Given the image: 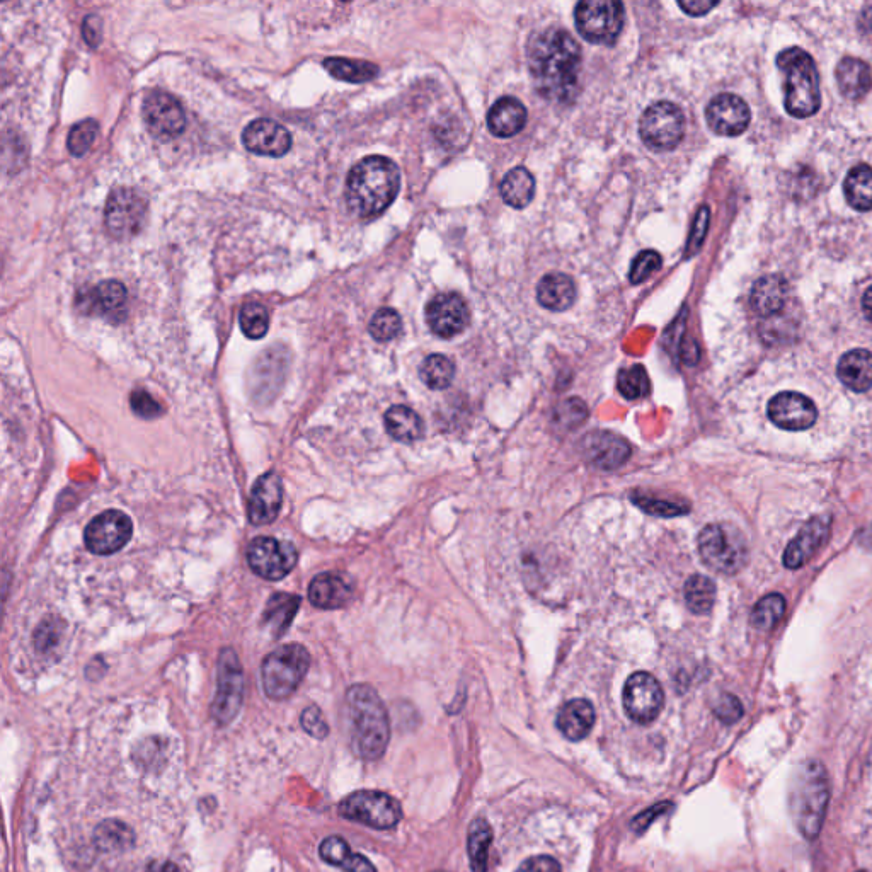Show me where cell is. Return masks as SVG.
<instances>
[{
    "instance_id": "obj_24",
    "label": "cell",
    "mask_w": 872,
    "mask_h": 872,
    "mask_svg": "<svg viewBox=\"0 0 872 872\" xmlns=\"http://www.w3.org/2000/svg\"><path fill=\"white\" fill-rule=\"evenodd\" d=\"M355 593L350 578L341 573H322L309 586V600L319 609H339L351 602Z\"/></svg>"
},
{
    "instance_id": "obj_43",
    "label": "cell",
    "mask_w": 872,
    "mask_h": 872,
    "mask_svg": "<svg viewBox=\"0 0 872 872\" xmlns=\"http://www.w3.org/2000/svg\"><path fill=\"white\" fill-rule=\"evenodd\" d=\"M239 324L242 333L249 339H261L266 336L270 329V314L264 305L258 302H249L244 305L239 314Z\"/></svg>"
},
{
    "instance_id": "obj_29",
    "label": "cell",
    "mask_w": 872,
    "mask_h": 872,
    "mask_svg": "<svg viewBox=\"0 0 872 872\" xmlns=\"http://www.w3.org/2000/svg\"><path fill=\"white\" fill-rule=\"evenodd\" d=\"M537 300L544 309L552 312L568 310L576 300V285L573 278L564 273H549L539 282Z\"/></svg>"
},
{
    "instance_id": "obj_59",
    "label": "cell",
    "mask_w": 872,
    "mask_h": 872,
    "mask_svg": "<svg viewBox=\"0 0 872 872\" xmlns=\"http://www.w3.org/2000/svg\"><path fill=\"white\" fill-rule=\"evenodd\" d=\"M862 310L866 314L867 321L872 322V287L867 288L864 297H862Z\"/></svg>"
},
{
    "instance_id": "obj_26",
    "label": "cell",
    "mask_w": 872,
    "mask_h": 872,
    "mask_svg": "<svg viewBox=\"0 0 872 872\" xmlns=\"http://www.w3.org/2000/svg\"><path fill=\"white\" fill-rule=\"evenodd\" d=\"M787 295H789V288H787V282L782 276H762L753 285L752 293H750V305L758 316L772 317L784 309Z\"/></svg>"
},
{
    "instance_id": "obj_25",
    "label": "cell",
    "mask_w": 872,
    "mask_h": 872,
    "mask_svg": "<svg viewBox=\"0 0 872 872\" xmlns=\"http://www.w3.org/2000/svg\"><path fill=\"white\" fill-rule=\"evenodd\" d=\"M527 123V109L522 101L511 96L498 99L489 109L488 127L489 132L500 138L515 137L522 132Z\"/></svg>"
},
{
    "instance_id": "obj_35",
    "label": "cell",
    "mask_w": 872,
    "mask_h": 872,
    "mask_svg": "<svg viewBox=\"0 0 872 872\" xmlns=\"http://www.w3.org/2000/svg\"><path fill=\"white\" fill-rule=\"evenodd\" d=\"M845 198L859 212L872 210V167L866 164L852 167L844 183Z\"/></svg>"
},
{
    "instance_id": "obj_45",
    "label": "cell",
    "mask_w": 872,
    "mask_h": 872,
    "mask_svg": "<svg viewBox=\"0 0 872 872\" xmlns=\"http://www.w3.org/2000/svg\"><path fill=\"white\" fill-rule=\"evenodd\" d=\"M401 329V316L397 314L396 310L389 309V307L377 310L375 316L372 317V321H370V326H368V331L372 334V338L382 341V343L391 341V339L399 336Z\"/></svg>"
},
{
    "instance_id": "obj_10",
    "label": "cell",
    "mask_w": 872,
    "mask_h": 872,
    "mask_svg": "<svg viewBox=\"0 0 872 872\" xmlns=\"http://www.w3.org/2000/svg\"><path fill=\"white\" fill-rule=\"evenodd\" d=\"M644 144L654 150H672L685 135V116L677 104L660 101L644 111L639 121Z\"/></svg>"
},
{
    "instance_id": "obj_52",
    "label": "cell",
    "mask_w": 872,
    "mask_h": 872,
    "mask_svg": "<svg viewBox=\"0 0 872 872\" xmlns=\"http://www.w3.org/2000/svg\"><path fill=\"white\" fill-rule=\"evenodd\" d=\"M132 409L140 418L150 419L157 418L162 413V408L159 402L155 401L154 397L150 396L149 392L135 391L130 397Z\"/></svg>"
},
{
    "instance_id": "obj_22",
    "label": "cell",
    "mask_w": 872,
    "mask_h": 872,
    "mask_svg": "<svg viewBox=\"0 0 872 872\" xmlns=\"http://www.w3.org/2000/svg\"><path fill=\"white\" fill-rule=\"evenodd\" d=\"M283 486L282 479L275 472H268L259 477L254 484L253 493L249 498V520L253 525H270L278 518L282 510Z\"/></svg>"
},
{
    "instance_id": "obj_2",
    "label": "cell",
    "mask_w": 872,
    "mask_h": 872,
    "mask_svg": "<svg viewBox=\"0 0 872 872\" xmlns=\"http://www.w3.org/2000/svg\"><path fill=\"white\" fill-rule=\"evenodd\" d=\"M401 190V173L384 155H370L351 169L346 179V203L356 217H379Z\"/></svg>"
},
{
    "instance_id": "obj_3",
    "label": "cell",
    "mask_w": 872,
    "mask_h": 872,
    "mask_svg": "<svg viewBox=\"0 0 872 872\" xmlns=\"http://www.w3.org/2000/svg\"><path fill=\"white\" fill-rule=\"evenodd\" d=\"M346 704L353 752L367 762L379 760L391 740V724L384 702L370 685L360 683L348 690Z\"/></svg>"
},
{
    "instance_id": "obj_60",
    "label": "cell",
    "mask_w": 872,
    "mask_h": 872,
    "mask_svg": "<svg viewBox=\"0 0 872 872\" xmlns=\"http://www.w3.org/2000/svg\"><path fill=\"white\" fill-rule=\"evenodd\" d=\"M861 24L862 28L872 31V7H867L866 11L862 12Z\"/></svg>"
},
{
    "instance_id": "obj_48",
    "label": "cell",
    "mask_w": 872,
    "mask_h": 872,
    "mask_svg": "<svg viewBox=\"0 0 872 872\" xmlns=\"http://www.w3.org/2000/svg\"><path fill=\"white\" fill-rule=\"evenodd\" d=\"M661 268V256L656 251H643L636 256L632 261L631 271H629V280L632 285L643 283L646 278L653 275L654 271Z\"/></svg>"
},
{
    "instance_id": "obj_21",
    "label": "cell",
    "mask_w": 872,
    "mask_h": 872,
    "mask_svg": "<svg viewBox=\"0 0 872 872\" xmlns=\"http://www.w3.org/2000/svg\"><path fill=\"white\" fill-rule=\"evenodd\" d=\"M242 144L253 154L282 157L292 149V135L287 128L273 120H254L242 132Z\"/></svg>"
},
{
    "instance_id": "obj_4",
    "label": "cell",
    "mask_w": 872,
    "mask_h": 872,
    "mask_svg": "<svg viewBox=\"0 0 872 872\" xmlns=\"http://www.w3.org/2000/svg\"><path fill=\"white\" fill-rule=\"evenodd\" d=\"M777 67L782 74L784 106L799 120L815 115L821 106L820 79L815 60L798 46L779 53Z\"/></svg>"
},
{
    "instance_id": "obj_30",
    "label": "cell",
    "mask_w": 872,
    "mask_h": 872,
    "mask_svg": "<svg viewBox=\"0 0 872 872\" xmlns=\"http://www.w3.org/2000/svg\"><path fill=\"white\" fill-rule=\"evenodd\" d=\"M838 379L850 391L866 392L872 387V353L852 350L845 353L837 367Z\"/></svg>"
},
{
    "instance_id": "obj_23",
    "label": "cell",
    "mask_w": 872,
    "mask_h": 872,
    "mask_svg": "<svg viewBox=\"0 0 872 872\" xmlns=\"http://www.w3.org/2000/svg\"><path fill=\"white\" fill-rule=\"evenodd\" d=\"M830 535V522L828 518L816 517L809 520L801 532H799L791 544L787 545L784 552V564L786 568L798 569L808 563L823 545L827 544Z\"/></svg>"
},
{
    "instance_id": "obj_49",
    "label": "cell",
    "mask_w": 872,
    "mask_h": 872,
    "mask_svg": "<svg viewBox=\"0 0 872 872\" xmlns=\"http://www.w3.org/2000/svg\"><path fill=\"white\" fill-rule=\"evenodd\" d=\"M586 416H588V409L585 402L580 399H569L557 409L556 421L566 430H571L574 426L581 425Z\"/></svg>"
},
{
    "instance_id": "obj_16",
    "label": "cell",
    "mask_w": 872,
    "mask_h": 872,
    "mask_svg": "<svg viewBox=\"0 0 872 872\" xmlns=\"http://www.w3.org/2000/svg\"><path fill=\"white\" fill-rule=\"evenodd\" d=\"M145 125L154 137L171 140L184 132L186 113L178 99L167 92H150L142 108Z\"/></svg>"
},
{
    "instance_id": "obj_41",
    "label": "cell",
    "mask_w": 872,
    "mask_h": 872,
    "mask_svg": "<svg viewBox=\"0 0 872 872\" xmlns=\"http://www.w3.org/2000/svg\"><path fill=\"white\" fill-rule=\"evenodd\" d=\"M421 380L433 391H443L452 384L455 375L454 363L443 355H431L419 368Z\"/></svg>"
},
{
    "instance_id": "obj_11",
    "label": "cell",
    "mask_w": 872,
    "mask_h": 872,
    "mask_svg": "<svg viewBox=\"0 0 872 872\" xmlns=\"http://www.w3.org/2000/svg\"><path fill=\"white\" fill-rule=\"evenodd\" d=\"M244 699V675L234 649L225 648L218 658L217 694L213 700V719L220 726L229 724L241 711Z\"/></svg>"
},
{
    "instance_id": "obj_44",
    "label": "cell",
    "mask_w": 872,
    "mask_h": 872,
    "mask_svg": "<svg viewBox=\"0 0 872 872\" xmlns=\"http://www.w3.org/2000/svg\"><path fill=\"white\" fill-rule=\"evenodd\" d=\"M617 387H619L620 394L629 401L643 399L649 394L648 373L641 365L624 368V370H620Z\"/></svg>"
},
{
    "instance_id": "obj_1",
    "label": "cell",
    "mask_w": 872,
    "mask_h": 872,
    "mask_svg": "<svg viewBox=\"0 0 872 872\" xmlns=\"http://www.w3.org/2000/svg\"><path fill=\"white\" fill-rule=\"evenodd\" d=\"M528 69L540 96L568 103L578 91L581 48L561 28H549L528 43Z\"/></svg>"
},
{
    "instance_id": "obj_53",
    "label": "cell",
    "mask_w": 872,
    "mask_h": 872,
    "mask_svg": "<svg viewBox=\"0 0 872 872\" xmlns=\"http://www.w3.org/2000/svg\"><path fill=\"white\" fill-rule=\"evenodd\" d=\"M672 809V803H658L654 804L653 808L646 809L643 811L641 815H637L634 820H632L631 828L636 833H644L648 830L651 825H653L654 821L658 820L660 816L665 815Z\"/></svg>"
},
{
    "instance_id": "obj_19",
    "label": "cell",
    "mask_w": 872,
    "mask_h": 872,
    "mask_svg": "<svg viewBox=\"0 0 872 872\" xmlns=\"http://www.w3.org/2000/svg\"><path fill=\"white\" fill-rule=\"evenodd\" d=\"M706 118L712 132L721 137H738L750 125V108L735 94H719L706 109Z\"/></svg>"
},
{
    "instance_id": "obj_46",
    "label": "cell",
    "mask_w": 872,
    "mask_h": 872,
    "mask_svg": "<svg viewBox=\"0 0 872 872\" xmlns=\"http://www.w3.org/2000/svg\"><path fill=\"white\" fill-rule=\"evenodd\" d=\"M98 132V121L84 120L81 123H77L70 130L69 138H67V147H69L70 154L75 155V157H81V155L86 154L87 150L91 149V145L94 144L96 137H98Z\"/></svg>"
},
{
    "instance_id": "obj_47",
    "label": "cell",
    "mask_w": 872,
    "mask_h": 872,
    "mask_svg": "<svg viewBox=\"0 0 872 872\" xmlns=\"http://www.w3.org/2000/svg\"><path fill=\"white\" fill-rule=\"evenodd\" d=\"M632 503L639 506L641 510L646 511V513H649V515H656V517H680V515L689 513V506L687 505H678V503L668 500H658V498L648 496V494L646 496L634 494L632 496Z\"/></svg>"
},
{
    "instance_id": "obj_15",
    "label": "cell",
    "mask_w": 872,
    "mask_h": 872,
    "mask_svg": "<svg viewBox=\"0 0 872 872\" xmlns=\"http://www.w3.org/2000/svg\"><path fill=\"white\" fill-rule=\"evenodd\" d=\"M132 534L133 523L130 517L123 511L111 510L104 511L87 525L84 539L89 551L99 556H108L123 549L128 540L132 539Z\"/></svg>"
},
{
    "instance_id": "obj_31",
    "label": "cell",
    "mask_w": 872,
    "mask_h": 872,
    "mask_svg": "<svg viewBox=\"0 0 872 872\" xmlns=\"http://www.w3.org/2000/svg\"><path fill=\"white\" fill-rule=\"evenodd\" d=\"M321 859L331 866L339 867L345 872H377L372 862L362 854H356L351 850L345 838L327 837L322 840L319 847Z\"/></svg>"
},
{
    "instance_id": "obj_12",
    "label": "cell",
    "mask_w": 872,
    "mask_h": 872,
    "mask_svg": "<svg viewBox=\"0 0 872 872\" xmlns=\"http://www.w3.org/2000/svg\"><path fill=\"white\" fill-rule=\"evenodd\" d=\"M247 561L254 573L263 580L278 581L292 573L297 566L299 551L292 542L258 537L249 544Z\"/></svg>"
},
{
    "instance_id": "obj_42",
    "label": "cell",
    "mask_w": 872,
    "mask_h": 872,
    "mask_svg": "<svg viewBox=\"0 0 872 872\" xmlns=\"http://www.w3.org/2000/svg\"><path fill=\"white\" fill-rule=\"evenodd\" d=\"M786 612V600L779 593H770L762 600H758L757 605L753 607L752 620L753 627H757L758 631H772L777 622L782 619V615Z\"/></svg>"
},
{
    "instance_id": "obj_37",
    "label": "cell",
    "mask_w": 872,
    "mask_h": 872,
    "mask_svg": "<svg viewBox=\"0 0 872 872\" xmlns=\"http://www.w3.org/2000/svg\"><path fill=\"white\" fill-rule=\"evenodd\" d=\"M327 72L339 81L362 84L372 81L379 75V67L363 62V60H350V58L331 57L324 60Z\"/></svg>"
},
{
    "instance_id": "obj_13",
    "label": "cell",
    "mask_w": 872,
    "mask_h": 872,
    "mask_svg": "<svg viewBox=\"0 0 872 872\" xmlns=\"http://www.w3.org/2000/svg\"><path fill=\"white\" fill-rule=\"evenodd\" d=\"M147 201L133 190H116L109 195L104 208V224L111 236L128 239L144 229L147 222Z\"/></svg>"
},
{
    "instance_id": "obj_57",
    "label": "cell",
    "mask_w": 872,
    "mask_h": 872,
    "mask_svg": "<svg viewBox=\"0 0 872 872\" xmlns=\"http://www.w3.org/2000/svg\"><path fill=\"white\" fill-rule=\"evenodd\" d=\"M678 6L682 7L683 11L690 14V16H704V14L718 6V2H714V0H689V2L680 0Z\"/></svg>"
},
{
    "instance_id": "obj_34",
    "label": "cell",
    "mask_w": 872,
    "mask_h": 872,
    "mask_svg": "<svg viewBox=\"0 0 872 872\" xmlns=\"http://www.w3.org/2000/svg\"><path fill=\"white\" fill-rule=\"evenodd\" d=\"M501 196L506 205L525 208L535 196V179L525 167H515L501 181Z\"/></svg>"
},
{
    "instance_id": "obj_33",
    "label": "cell",
    "mask_w": 872,
    "mask_h": 872,
    "mask_svg": "<svg viewBox=\"0 0 872 872\" xmlns=\"http://www.w3.org/2000/svg\"><path fill=\"white\" fill-rule=\"evenodd\" d=\"M385 428L394 440L404 443L416 442L425 433L423 419L406 406H392L385 413Z\"/></svg>"
},
{
    "instance_id": "obj_32",
    "label": "cell",
    "mask_w": 872,
    "mask_h": 872,
    "mask_svg": "<svg viewBox=\"0 0 872 872\" xmlns=\"http://www.w3.org/2000/svg\"><path fill=\"white\" fill-rule=\"evenodd\" d=\"M300 609V598L290 593H275L266 603L263 614V626L271 636H283Z\"/></svg>"
},
{
    "instance_id": "obj_8",
    "label": "cell",
    "mask_w": 872,
    "mask_h": 872,
    "mask_svg": "<svg viewBox=\"0 0 872 872\" xmlns=\"http://www.w3.org/2000/svg\"><path fill=\"white\" fill-rule=\"evenodd\" d=\"M574 23L586 41L614 45L626 23V9L617 0H585L574 9Z\"/></svg>"
},
{
    "instance_id": "obj_7",
    "label": "cell",
    "mask_w": 872,
    "mask_h": 872,
    "mask_svg": "<svg viewBox=\"0 0 872 872\" xmlns=\"http://www.w3.org/2000/svg\"><path fill=\"white\" fill-rule=\"evenodd\" d=\"M697 544L702 561L716 573L736 574L748 561L745 537L731 525H707Z\"/></svg>"
},
{
    "instance_id": "obj_18",
    "label": "cell",
    "mask_w": 872,
    "mask_h": 872,
    "mask_svg": "<svg viewBox=\"0 0 872 872\" xmlns=\"http://www.w3.org/2000/svg\"><path fill=\"white\" fill-rule=\"evenodd\" d=\"M767 414L781 430L801 431L815 425L818 409L815 402L799 392H781L770 399Z\"/></svg>"
},
{
    "instance_id": "obj_36",
    "label": "cell",
    "mask_w": 872,
    "mask_h": 872,
    "mask_svg": "<svg viewBox=\"0 0 872 872\" xmlns=\"http://www.w3.org/2000/svg\"><path fill=\"white\" fill-rule=\"evenodd\" d=\"M491 844H493V828L488 820L476 818L469 827V837H467V852H469L472 871L488 872Z\"/></svg>"
},
{
    "instance_id": "obj_54",
    "label": "cell",
    "mask_w": 872,
    "mask_h": 872,
    "mask_svg": "<svg viewBox=\"0 0 872 872\" xmlns=\"http://www.w3.org/2000/svg\"><path fill=\"white\" fill-rule=\"evenodd\" d=\"M517 872H563V869L551 855H537L523 862Z\"/></svg>"
},
{
    "instance_id": "obj_20",
    "label": "cell",
    "mask_w": 872,
    "mask_h": 872,
    "mask_svg": "<svg viewBox=\"0 0 872 872\" xmlns=\"http://www.w3.org/2000/svg\"><path fill=\"white\" fill-rule=\"evenodd\" d=\"M581 450L591 464L602 471H615L631 457L629 443L610 431H593L583 438Z\"/></svg>"
},
{
    "instance_id": "obj_5",
    "label": "cell",
    "mask_w": 872,
    "mask_h": 872,
    "mask_svg": "<svg viewBox=\"0 0 872 872\" xmlns=\"http://www.w3.org/2000/svg\"><path fill=\"white\" fill-rule=\"evenodd\" d=\"M830 799V784L825 767L820 762L803 763L794 777L791 791V813L799 832L806 838L820 835Z\"/></svg>"
},
{
    "instance_id": "obj_14",
    "label": "cell",
    "mask_w": 872,
    "mask_h": 872,
    "mask_svg": "<svg viewBox=\"0 0 872 872\" xmlns=\"http://www.w3.org/2000/svg\"><path fill=\"white\" fill-rule=\"evenodd\" d=\"M624 709L629 718L637 724L653 723L660 716L665 694L660 682L646 672L634 673L624 685L622 694Z\"/></svg>"
},
{
    "instance_id": "obj_28",
    "label": "cell",
    "mask_w": 872,
    "mask_h": 872,
    "mask_svg": "<svg viewBox=\"0 0 872 872\" xmlns=\"http://www.w3.org/2000/svg\"><path fill=\"white\" fill-rule=\"evenodd\" d=\"M838 89L842 96L847 99H861L872 89L871 67L859 58L845 57L838 62L837 70Z\"/></svg>"
},
{
    "instance_id": "obj_58",
    "label": "cell",
    "mask_w": 872,
    "mask_h": 872,
    "mask_svg": "<svg viewBox=\"0 0 872 872\" xmlns=\"http://www.w3.org/2000/svg\"><path fill=\"white\" fill-rule=\"evenodd\" d=\"M147 872H181V869L174 862L159 861L150 864Z\"/></svg>"
},
{
    "instance_id": "obj_6",
    "label": "cell",
    "mask_w": 872,
    "mask_h": 872,
    "mask_svg": "<svg viewBox=\"0 0 872 872\" xmlns=\"http://www.w3.org/2000/svg\"><path fill=\"white\" fill-rule=\"evenodd\" d=\"M310 654L300 644H287L266 656L261 678L263 689L271 700H285L295 694L309 672Z\"/></svg>"
},
{
    "instance_id": "obj_17",
    "label": "cell",
    "mask_w": 872,
    "mask_h": 872,
    "mask_svg": "<svg viewBox=\"0 0 872 872\" xmlns=\"http://www.w3.org/2000/svg\"><path fill=\"white\" fill-rule=\"evenodd\" d=\"M469 321L471 312L459 293H440L426 305V322L440 338H455L457 334L464 333Z\"/></svg>"
},
{
    "instance_id": "obj_61",
    "label": "cell",
    "mask_w": 872,
    "mask_h": 872,
    "mask_svg": "<svg viewBox=\"0 0 872 872\" xmlns=\"http://www.w3.org/2000/svg\"><path fill=\"white\" fill-rule=\"evenodd\" d=\"M435 872H447V871H435Z\"/></svg>"
},
{
    "instance_id": "obj_9",
    "label": "cell",
    "mask_w": 872,
    "mask_h": 872,
    "mask_svg": "<svg viewBox=\"0 0 872 872\" xmlns=\"http://www.w3.org/2000/svg\"><path fill=\"white\" fill-rule=\"evenodd\" d=\"M345 820L362 823L375 830H391L402 820L397 799L380 791H356L343 799L338 808Z\"/></svg>"
},
{
    "instance_id": "obj_27",
    "label": "cell",
    "mask_w": 872,
    "mask_h": 872,
    "mask_svg": "<svg viewBox=\"0 0 872 872\" xmlns=\"http://www.w3.org/2000/svg\"><path fill=\"white\" fill-rule=\"evenodd\" d=\"M556 724L569 741L583 740L595 724V709L586 699L569 700L557 714Z\"/></svg>"
},
{
    "instance_id": "obj_38",
    "label": "cell",
    "mask_w": 872,
    "mask_h": 872,
    "mask_svg": "<svg viewBox=\"0 0 872 872\" xmlns=\"http://www.w3.org/2000/svg\"><path fill=\"white\" fill-rule=\"evenodd\" d=\"M94 844L103 852H121L135 844V835L123 821L106 820L96 828Z\"/></svg>"
},
{
    "instance_id": "obj_40",
    "label": "cell",
    "mask_w": 872,
    "mask_h": 872,
    "mask_svg": "<svg viewBox=\"0 0 872 872\" xmlns=\"http://www.w3.org/2000/svg\"><path fill=\"white\" fill-rule=\"evenodd\" d=\"M127 300V288L116 280L99 283L98 287L92 290L91 302L101 314H109V316L120 314L123 307L127 305Z\"/></svg>"
},
{
    "instance_id": "obj_55",
    "label": "cell",
    "mask_w": 872,
    "mask_h": 872,
    "mask_svg": "<svg viewBox=\"0 0 872 872\" xmlns=\"http://www.w3.org/2000/svg\"><path fill=\"white\" fill-rule=\"evenodd\" d=\"M707 225H709V208L702 207L699 210V215L695 218L694 234L690 237L689 247L692 251H697L704 241Z\"/></svg>"
},
{
    "instance_id": "obj_39",
    "label": "cell",
    "mask_w": 872,
    "mask_h": 872,
    "mask_svg": "<svg viewBox=\"0 0 872 872\" xmlns=\"http://www.w3.org/2000/svg\"><path fill=\"white\" fill-rule=\"evenodd\" d=\"M685 602L694 614L704 615L711 612L716 602V585L702 574L690 576L685 583Z\"/></svg>"
},
{
    "instance_id": "obj_50",
    "label": "cell",
    "mask_w": 872,
    "mask_h": 872,
    "mask_svg": "<svg viewBox=\"0 0 872 872\" xmlns=\"http://www.w3.org/2000/svg\"><path fill=\"white\" fill-rule=\"evenodd\" d=\"M300 724H302V728H304L310 736H314L317 740H324V738L329 735V726H327L326 719L322 716L321 709L317 706L307 707V709L302 712Z\"/></svg>"
},
{
    "instance_id": "obj_51",
    "label": "cell",
    "mask_w": 872,
    "mask_h": 872,
    "mask_svg": "<svg viewBox=\"0 0 872 872\" xmlns=\"http://www.w3.org/2000/svg\"><path fill=\"white\" fill-rule=\"evenodd\" d=\"M714 714L718 716L719 721L724 724H733L740 721L743 716V706L740 700L736 699L735 695L723 694L719 697L716 706H714Z\"/></svg>"
},
{
    "instance_id": "obj_56",
    "label": "cell",
    "mask_w": 872,
    "mask_h": 872,
    "mask_svg": "<svg viewBox=\"0 0 872 872\" xmlns=\"http://www.w3.org/2000/svg\"><path fill=\"white\" fill-rule=\"evenodd\" d=\"M103 33V23L98 16H87L82 24V36L89 46H98Z\"/></svg>"
}]
</instances>
